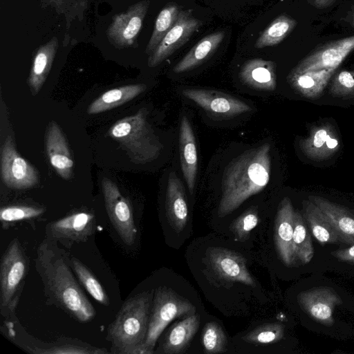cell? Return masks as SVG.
<instances>
[{
    "label": "cell",
    "instance_id": "1",
    "mask_svg": "<svg viewBox=\"0 0 354 354\" xmlns=\"http://www.w3.org/2000/svg\"><path fill=\"white\" fill-rule=\"evenodd\" d=\"M35 265L49 299L80 322L86 323L94 318L95 308L55 240L46 238L41 243L37 250Z\"/></svg>",
    "mask_w": 354,
    "mask_h": 354
},
{
    "label": "cell",
    "instance_id": "2",
    "mask_svg": "<svg viewBox=\"0 0 354 354\" xmlns=\"http://www.w3.org/2000/svg\"><path fill=\"white\" fill-rule=\"evenodd\" d=\"M270 145L248 149L225 167L221 179V198L218 215L224 217L250 196L262 191L270 176Z\"/></svg>",
    "mask_w": 354,
    "mask_h": 354
},
{
    "label": "cell",
    "instance_id": "3",
    "mask_svg": "<svg viewBox=\"0 0 354 354\" xmlns=\"http://www.w3.org/2000/svg\"><path fill=\"white\" fill-rule=\"evenodd\" d=\"M153 297V290H147L123 303L107 330L113 353L143 354Z\"/></svg>",
    "mask_w": 354,
    "mask_h": 354
},
{
    "label": "cell",
    "instance_id": "4",
    "mask_svg": "<svg viewBox=\"0 0 354 354\" xmlns=\"http://www.w3.org/2000/svg\"><path fill=\"white\" fill-rule=\"evenodd\" d=\"M147 110L140 109L136 114L123 118L109 129L108 135L124 149L131 162L146 164L160 156L163 145L147 119Z\"/></svg>",
    "mask_w": 354,
    "mask_h": 354
},
{
    "label": "cell",
    "instance_id": "5",
    "mask_svg": "<svg viewBox=\"0 0 354 354\" xmlns=\"http://www.w3.org/2000/svg\"><path fill=\"white\" fill-rule=\"evenodd\" d=\"M195 313V306L186 298L169 288L158 287L153 294L143 354L154 353L156 341L169 322L177 317H186Z\"/></svg>",
    "mask_w": 354,
    "mask_h": 354
},
{
    "label": "cell",
    "instance_id": "6",
    "mask_svg": "<svg viewBox=\"0 0 354 354\" xmlns=\"http://www.w3.org/2000/svg\"><path fill=\"white\" fill-rule=\"evenodd\" d=\"M5 322L3 328L8 337L21 349L30 353L54 354H88L108 353L106 349L92 346L79 339L71 338L58 339L55 342H50L43 346L40 340H36L27 334L15 317L10 314Z\"/></svg>",
    "mask_w": 354,
    "mask_h": 354
},
{
    "label": "cell",
    "instance_id": "7",
    "mask_svg": "<svg viewBox=\"0 0 354 354\" xmlns=\"http://www.w3.org/2000/svg\"><path fill=\"white\" fill-rule=\"evenodd\" d=\"M28 261L17 239H14L4 252L0 265V305L1 313L14 310L17 292L26 274Z\"/></svg>",
    "mask_w": 354,
    "mask_h": 354
},
{
    "label": "cell",
    "instance_id": "8",
    "mask_svg": "<svg viewBox=\"0 0 354 354\" xmlns=\"http://www.w3.org/2000/svg\"><path fill=\"white\" fill-rule=\"evenodd\" d=\"M102 189L112 225L122 241L131 245L137 236L131 205L121 194L117 185L106 177L102 180Z\"/></svg>",
    "mask_w": 354,
    "mask_h": 354
},
{
    "label": "cell",
    "instance_id": "9",
    "mask_svg": "<svg viewBox=\"0 0 354 354\" xmlns=\"http://www.w3.org/2000/svg\"><path fill=\"white\" fill-rule=\"evenodd\" d=\"M1 176L3 183L12 189H29L39 183V172L20 156L10 136L1 147Z\"/></svg>",
    "mask_w": 354,
    "mask_h": 354
},
{
    "label": "cell",
    "instance_id": "10",
    "mask_svg": "<svg viewBox=\"0 0 354 354\" xmlns=\"http://www.w3.org/2000/svg\"><path fill=\"white\" fill-rule=\"evenodd\" d=\"M205 263L208 270L221 281L256 285L247 268L246 259L239 253L221 247H209L205 252Z\"/></svg>",
    "mask_w": 354,
    "mask_h": 354
},
{
    "label": "cell",
    "instance_id": "11",
    "mask_svg": "<svg viewBox=\"0 0 354 354\" xmlns=\"http://www.w3.org/2000/svg\"><path fill=\"white\" fill-rule=\"evenodd\" d=\"M149 7V1L142 0L113 17L106 35L115 47L124 48L135 44Z\"/></svg>",
    "mask_w": 354,
    "mask_h": 354
},
{
    "label": "cell",
    "instance_id": "12",
    "mask_svg": "<svg viewBox=\"0 0 354 354\" xmlns=\"http://www.w3.org/2000/svg\"><path fill=\"white\" fill-rule=\"evenodd\" d=\"M203 25L195 18L192 9L180 10L178 19L160 43L149 55L148 66L155 67L183 46Z\"/></svg>",
    "mask_w": 354,
    "mask_h": 354
},
{
    "label": "cell",
    "instance_id": "13",
    "mask_svg": "<svg viewBox=\"0 0 354 354\" xmlns=\"http://www.w3.org/2000/svg\"><path fill=\"white\" fill-rule=\"evenodd\" d=\"M353 49L354 35L329 41L313 50L292 71L301 73L323 69H337Z\"/></svg>",
    "mask_w": 354,
    "mask_h": 354
},
{
    "label": "cell",
    "instance_id": "14",
    "mask_svg": "<svg viewBox=\"0 0 354 354\" xmlns=\"http://www.w3.org/2000/svg\"><path fill=\"white\" fill-rule=\"evenodd\" d=\"M95 226V216L80 212L48 223L46 232L49 239L59 241L66 246L86 241L93 234Z\"/></svg>",
    "mask_w": 354,
    "mask_h": 354
},
{
    "label": "cell",
    "instance_id": "15",
    "mask_svg": "<svg viewBox=\"0 0 354 354\" xmlns=\"http://www.w3.org/2000/svg\"><path fill=\"white\" fill-rule=\"evenodd\" d=\"M182 94L212 114L232 117L251 111V107L243 101L214 90L186 88Z\"/></svg>",
    "mask_w": 354,
    "mask_h": 354
},
{
    "label": "cell",
    "instance_id": "16",
    "mask_svg": "<svg viewBox=\"0 0 354 354\" xmlns=\"http://www.w3.org/2000/svg\"><path fill=\"white\" fill-rule=\"evenodd\" d=\"M298 302L304 310L315 320L330 326L334 322V308L341 304L342 301L333 289L318 287L301 292L298 295Z\"/></svg>",
    "mask_w": 354,
    "mask_h": 354
},
{
    "label": "cell",
    "instance_id": "17",
    "mask_svg": "<svg viewBox=\"0 0 354 354\" xmlns=\"http://www.w3.org/2000/svg\"><path fill=\"white\" fill-rule=\"evenodd\" d=\"M46 148L49 162L57 174L64 180L71 179L74 162L64 134L54 120L49 122L46 129Z\"/></svg>",
    "mask_w": 354,
    "mask_h": 354
},
{
    "label": "cell",
    "instance_id": "18",
    "mask_svg": "<svg viewBox=\"0 0 354 354\" xmlns=\"http://www.w3.org/2000/svg\"><path fill=\"white\" fill-rule=\"evenodd\" d=\"M294 214L290 200L283 198L276 215L274 242L279 258L287 266H292L295 259L292 249Z\"/></svg>",
    "mask_w": 354,
    "mask_h": 354
},
{
    "label": "cell",
    "instance_id": "19",
    "mask_svg": "<svg viewBox=\"0 0 354 354\" xmlns=\"http://www.w3.org/2000/svg\"><path fill=\"white\" fill-rule=\"evenodd\" d=\"M337 136L330 124L314 127L309 135L299 141L302 152L314 160H322L333 156L339 149Z\"/></svg>",
    "mask_w": 354,
    "mask_h": 354
},
{
    "label": "cell",
    "instance_id": "20",
    "mask_svg": "<svg viewBox=\"0 0 354 354\" xmlns=\"http://www.w3.org/2000/svg\"><path fill=\"white\" fill-rule=\"evenodd\" d=\"M165 211L172 229L181 232L187 223L188 207L183 185L175 172L170 173L167 180Z\"/></svg>",
    "mask_w": 354,
    "mask_h": 354
},
{
    "label": "cell",
    "instance_id": "21",
    "mask_svg": "<svg viewBox=\"0 0 354 354\" xmlns=\"http://www.w3.org/2000/svg\"><path fill=\"white\" fill-rule=\"evenodd\" d=\"M179 153L184 179L192 194L198 168V155L195 136L187 116L183 115L179 131Z\"/></svg>",
    "mask_w": 354,
    "mask_h": 354
},
{
    "label": "cell",
    "instance_id": "22",
    "mask_svg": "<svg viewBox=\"0 0 354 354\" xmlns=\"http://www.w3.org/2000/svg\"><path fill=\"white\" fill-rule=\"evenodd\" d=\"M304 218L321 244H347L324 212L309 200L302 201Z\"/></svg>",
    "mask_w": 354,
    "mask_h": 354
},
{
    "label": "cell",
    "instance_id": "23",
    "mask_svg": "<svg viewBox=\"0 0 354 354\" xmlns=\"http://www.w3.org/2000/svg\"><path fill=\"white\" fill-rule=\"evenodd\" d=\"M239 77L244 84L253 88L273 91L277 86L275 64L260 58L250 59L242 66Z\"/></svg>",
    "mask_w": 354,
    "mask_h": 354
},
{
    "label": "cell",
    "instance_id": "24",
    "mask_svg": "<svg viewBox=\"0 0 354 354\" xmlns=\"http://www.w3.org/2000/svg\"><path fill=\"white\" fill-rule=\"evenodd\" d=\"M58 39L53 37L35 51L28 83L32 95H37L43 86L51 69L58 48Z\"/></svg>",
    "mask_w": 354,
    "mask_h": 354
},
{
    "label": "cell",
    "instance_id": "25",
    "mask_svg": "<svg viewBox=\"0 0 354 354\" xmlns=\"http://www.w3.org/2000/svg\"><path fill=\"white\" fill-rule=\"evenodd\" d=\"M199 324L198 314L187 316L175 324L166 333L159 352L165 354L184 353L197 332Z\"/></svg>",
    "mask_w": 354,
    "mask_h": 354
},
{
    "label": "cell",
    "instance_id": "26",
    "mask_svg": "<svg viewBox=\"0 0 354 354\" xmlns=\"http://www.w3.org/2000/svg\"><path fill=\"white\" fill-rule=\"evenodd\" d=\"M308 200L324 212L348 245L354 244V214L351 212L321 196H309Z\"/></svg>",
    "mask_w": 354,
    "mask_h": 354
},
{
    "label": "cell",
    "instance_id": "27",
    "mask_svg": "<svg viewBox=\"0 0 354 354\" xmlns=\"http://www.w3.org/2000/svg\"><path fill=\"white\" fill-rule=\"evenodd\" d=\"M336 69H323L297 73L290 71L287 80L300 95L309 99H316L323 93Z\"/></svg>",
    "mask_w": 354,
    "mask_h": 354
},
{
    "label": "cell",
    "instance_id": "28",
    "mask_svg": "<svg viewBox=\"0 0 354 354\" xmlns=\"http://www.w3.org/2000/svg\"><path fill=\"white\" fill-rule=\"evenodd\" d=\"M147 88L143 84H129L109 90L96 100L87 108L89 115L100 113L122 104L135 98Z\"/></svg>",
    "mask_w": 354,
    "mask_h": 354
},
{
    "label": "cell",
    "instance_id": "29",
    "mask_svg": "<svg viewBox=\"0 0 354 354\" xmlns=\"http://www.w3.org/2000/svg\"><path fill=\"white\" fill-rule=\"evenodd\" d=\"M224 36L223 31H217L204 37L175 65L173 71L181 73L198 66L215 52Z\"/></svg>",
    "mask_w": 354,
    "mask_h": 354
},
{
    "label": "cell",
    "instance_id": "30",
    "mask_svg": "<svg viewBox=\"0 0 354 354\" xmlns=\"http://www.w3.org/2000/svg\"><path fill=\"white\" fill-rule=\"evenodd\" d=\"M296 24V20L288 15L278 16L261 32L254 47L263 48L279 44L292 31Z\"/></svg>",
    "mask_w": 354,
    "mask_h": 354
},
{
    "label": "cell",
    "instance_id": "31",
    "mask_svg": "<svg viewBox=\"0 0 354 354\" xmlns=\"http://www.w3.org/2000/svg\"><path fill=\"white\" fill-rule=\"evenodd\" d=\"M292 249L295 258L302 263H308L314 255V250L306 221L300 212L295 211L293 221Z\"/></svg>",
    "mask_w": 354,
    "mask_h": 354
},
{
    "label": "cell",
    "instance_id": "32",
    "mask_svg": "<svg viewBox=\"0 0 354 354\" xmlns=\"http://www.w3.org/2000/svg\"><path fill=\"white\" fill-rule=\"evenodd\" d=\"M180 9L174 3H167L158 14L145 52L150 55L175 24Z\"/></svg>",
    "mask_w": 354,
    "mask_h": 354
},
{
    "label": "cell",
    "instance_id": "33",
    "mask_svg": "<svg viewBox=\"0 0 354 354\" xmlns=\"http://www.w3.org/2000/svg\"><path fill=\"white\" fill-rule=\"evenodd\" d=\"M71 267L86 291L98 302L109 306V299L100 281L79 259L72 257Z\"/></svg>",
    "mask_w": 354,
    "mask_h": 354
},
{
    "label": "cell",
    "instance_id": "34",
    "mask_svg": "<svg viewBox=\"0 0 354 354\" xmlns=\"http://www.w3.org/2000/svg\"><path fill=\"white\" fill-rule=\"evenodd\" d=\"M43 7L52 8L59 15H62L67 28L75 20L81 21L88 8V0H41Z\"/></svg>",
    "mask_w": 354,
    "mask_h": 354
},
{
    "label": "cell",
    "instance_id": "35",
    "mask_svg": "<svg viewBox=\"0 0 354 354\" xmlns=\"http://www.w3.org/2000/svg\"><path fill=\"white\" fill-rule=\"evenodd\" d=\"M284 335V326L277 323L260 325L243 337V339L254 345H267L280 341Z\"/></svg>",
    "mask_w": 354,
    "mask_h": 354
},
{
    "label": "cell",
    "instance_id": "36",
    "mask_svg": "<svg viewBox=\"0 0 354 354\" xmlns=\"http://www.w3.org/2000/svg\"><path fill=\"white\" fill-rule=\"evenodd\" d=\"M204 351L208 354L221 353L227 351V337L221 326L216 322H207L201 333Z\"/></svg>",
    "mask_w": 354,
    "mask_h": 354
},
{
    "label": "cell",
    "instance_id": "37",
    "mask_svg": "<svg viewBox=\"0 0 354 354\" xmlns=\"http://www.w3.org/2000/svg\"><path fill=\"white\" fill-rule=\"evenodd\" d=\"M259 221L257 207H250L230 225V230L238 241H245L248 239L251 231L257 227Z\"/></svg>",
    "mask_w": 354,
    "mask_h": 354
},
{
    "label": "cell",
    "instance_id": "38",
    "mask_svg": "<svg viewBox=\"0 0 354 354\" xmlns=\"http://www.w3.org/2000/svg\"><path fill=\"white\" fill-rule=\"evenodd\" d=\"M45 209L30 205H9L0 209V220L5 227L8 223L30 219L44 213Z\"/></svg>",
    "mask_w": 354,
    "mask_h": 354
},
{
    "label": "cell",
    "instance_id": "39",
    "mask_svg": "<svg viewBox=\"0 0 354 354\" xmlns=\"http://www.w3.org/2000/svg\"><path fill=\"white\" fill-rule=\"evenodd\" d=\"M330 93L338 97H346L354 94V71H342L333 78Z\"/></svg>",
    "mask_w": 354,
    "mask_h": 354
},
{
    "label": "cell",
    "instance_id": "40",
    "mask_svg": "<svg viewBox=\"0 0 354 354\" xmlns=\"http://www.w3.org/2000/svg\"><path fill=\"white\" fill-rule=\"evenodd\" d=\"M332 255L342 261L354 263V244L348 248L333 252Z\"/></svg>",
    "mask_w": 354,
    "mask_h": 354
},
{
    "label": "cell",
    "instance_id": "41",
    "mask_svg": "<svg viewBox=\"0 0 354 354\" xmlns=\"http://www.w3.org/2000/svg\"><path fill=\"white\" fill-rule=\"evenodd\" d=\"M310 3L315 7L319 8H324L333 5L336 0H309Z\"/></svg>",
    "mask_w": 354,
    "mask_h": 354
},
{
    "label": "cell",
    "instance_id": "42",
    "mask_svg": "<svg viewBox=\"0 0 354 354\" xmlns=\"http://www.w3.org/2000/svg\"><path fill=\"white\" fill-rule=\"evenodd\" d=\"M353 25L354 26V16H353Z\"/></svg>",
    "mask_w": 354,
    "mask_h": 354
}]
</instances>
